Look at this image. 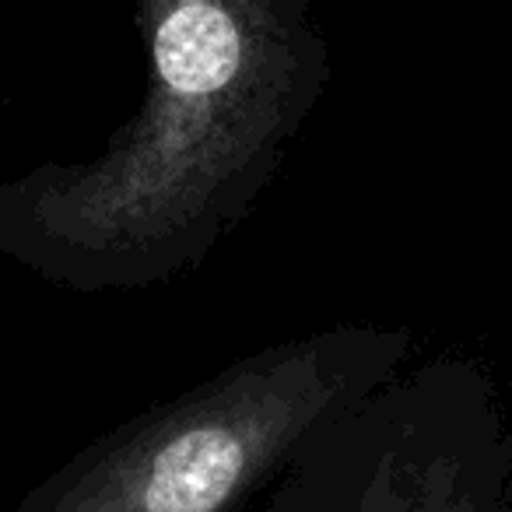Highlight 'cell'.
Wrapping results in <instances>:
<instances>
[{
	"instance_id": "1",
	"label": "cell",
	"mask_w": 512,
	"mask_h": 512,
	"mask_svg": "<svg viewBox=\"0 0 512 512\" xmlns=\"http://www.w3.org/2000/svg\"><path fill=\"white\" fill-rule=\"evenodd\" d=\"M155 60L172 92H218L239 71V29L214 0H183L158 29Z\"/></svg>"
}]
</instances>
